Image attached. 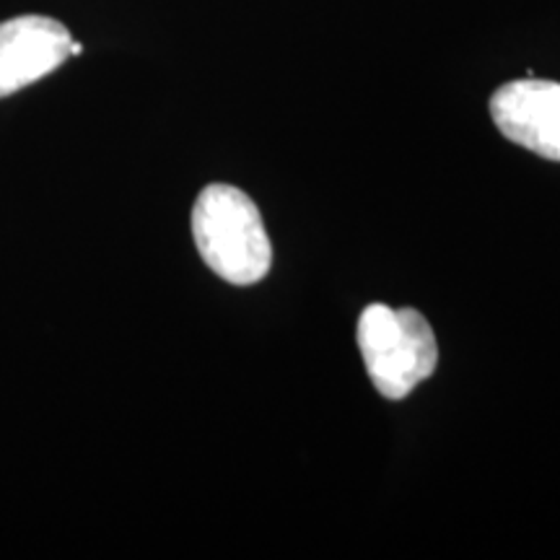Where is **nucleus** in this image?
<instances>
[{
  "instance_id": "f257e3e1",
  "label": "nucleus",
  "mask_w": 560,
  "mask_h": 560,
  "mask_svg": "<svg viewBox=\"0 0 560 560\" xmlns=\"http://www.w3.org/2000/svg\"><path fill=\"white\" fill-rule=\"evenodd\" d=\"M192 240L202 262L234 285H255L270 272L272 247L260 208L231 185H210L192 208Z\"/></svg>"
},
{
  "instance_id": "f03ea898",
  "label": "nucleus",
  "mask_w": 560,
  "mask_h": 560,
  "mask_svg": "<svg viewBox=\"0 0 560 560\" xmlns=\"http://www.w3.org/2000/svg\"><path fill=\"white\" fill-rule=\"evenodd\" d=\"M359 348L374 389L402 400L439 366V346L429 319L418 310L371 304L359 319Z\"/></svg>"
},
{
  "instance_id": "7ed1b4c3",
  "label": "nucleus",
  "mask_w": 560,
  "mask_h": 560,
  "mask_svg": "<svg viewBox=\"0 0 560 560\" xmlns=\"http://www.w3.org/2000/svg\"><path fill=\"white\" fill-rule=\"evenodd\" d=\"M490 117L511 143L560 161V83L511 81L490 96Z\"/></svg>"
},
{
  "instance_id": "20e7f679",
  "label": "nucleus",
  "mask_w": 560,
  "mask_h": 560,
  "mask_svg": "<svg viewBox=\"0 0 560 560\" xmlns=\"http://www.w3.org/2000/svg\"><path fill=\"white\" fill-rule=\"evenodd\" d=\"M70 32L50 16H19L0 24V100L32 86L70 58Z\"/></svg>"
},
{
  "instance_id": "39448f33",
  "label": "nucleus",
  "mask_w": 560,
  "mask_h": 560,
  "mask_svg": "<svg viewBox=\"0 0 560 560\" xmlns=\"http://www.w3.org/2000/svg\"><path fill=\"white\" fill-rule=\"evenodd\" d=\"M83 47L79 45V42H70V55H81Z\"/></svg>"
}]
</instances>
